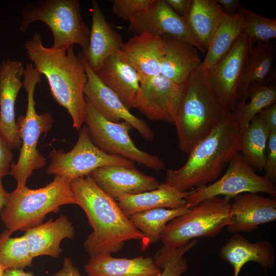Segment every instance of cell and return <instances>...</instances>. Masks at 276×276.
<instances>
[{
	"mask_svg": "<svg viewBox=\"0 0 276 276\" xmlns=\"http://www.w3.org/2000/svg\"><path fill=\"white\" fill-rule=\"evenodd\" d=\"M24 47L34 67L47 78L53 98L66 109L73 127L79 130L85 117L84 89L87 79L80 54L76 55L73 46L45 47L37 32L25 41Z\"/></svg>",
	"mask_w": 276,
	"mask_h": 276,
	"instance_id": "1",
	"label": "cell"
},
{
	"mask_svg": "<svg viewBox=\"0 0 276 276\" xmlns=\"http://www.w3.org/2000/svg\"><path fill=\"white\" fill-rule=\"evenodd\" d=\"M77 205L84 211L93 228L84 242L90 257L116 254L131 240L142 241L144 236L123 213L117 201L105 193L90 176L70 182Z\"/></svg>",
	"mask_w": 276,
	"mask_h": 276,
	"instance_id": "2",
	"label": "cell"
},
{
	"mask_svg": "<svg viewBox=\"0 0 276 276\" xmlns=\"http://www.w3.org/2000/svg\"><path fill=\"white\" fill-rule=\"evenodd\" d=\"M242 132L235 113L228 110L214 130L192 149L181 168L167 171L165 183L186 192L215 182L240 152Z\"/></svg>",
	"mask_w": 276,
	"mask_h": 276,
	"instance_id": "3",
	"label": "cell"
},
{
	"mask_svg": "<svg viewBox=\"0 0 276 276\" xmlns=\"http://www.w3.org/2000/svg\"><path fill=\"white\" fill-rule=\"evenodd\" d=\"M227 111L200 66L185 84L175 122L179 150L189 155L219 125Z\"/></svg>",
	"mask_w": 276,
	"mask_h": 276,
	"instance_id": "4",
	"label": "cell"
},
{
	"mask_svg": "<svg viewBox=\"0 0 276 276\" xmlns=\"http://www.w3.org/2000/svg\"><path fill=\"white\" fill-rule=\"evenodd\" d=\"M77 204L70 182L58 176L45 186L31 189L26 186L9 193L1 211V220L12 233L26 231L42 223L46 215L57 213L65 204Z\"/></svg>",
	"mask_w": 276,
	"mask_h": 276,
	"instance_id": "5",
	"label": "cell"
},
{
	"mask_svg": "<svg viewBox=\"0 0 276 276\" xmlns=\"http://www.w3.org/2000/svg\"><path fill=\"white\" fill-rule=\"evenodd\" d=\"M20 31H28L33 22L46 24L53 36V47L67 49L74 44L86 54L90 30L83 20L78 0H37L25 6L21 10Z\"/></svg>",
	"mask_w": 276,
	"mask_h": 276,
	"instance_id": "6",
	"label": "cell"
},
{
	"mask_svg": "<svg viewBox=\"0 0 276 276\" xmlns=\"http://www.w3.org/2000/svg\"><path fill=\"white\" fill-rule=\"evenodd\" d=\"M22 81L27 94V107L25 116H20L17 125L22 144L16 163H12L9 174L17 181L16 188L26 186L33 171L43 167L45 158L37 148L40 135L51 128L53 118L49 112L38 114L35 109L34 93L36 86L40 83L41 75L33 66L32 63L25 65Z\"/></svg>",
	"mask_w": 276,
	"mask_h": 276,
	"instance_id": "7",
	"label": "cell"
},
{
	"mask_svg": "<svg viewBox=\"0 0 276 276\" xmlns=\"http://www.w3.org/2000/svg\"><path fill=\"white\" fill-rule=\"evenodd\" d=\"M231 199L226 196L205 199L171 220L162 237L161 248L172 250L194 238L218 235L231 223Z\"/></svg>",
	"mask_w": 276,
	"mask_h": 276,
	"instance_id": "8",
	"label": "cell"
},
{
	"mask_svg": "<svg viewBox=\"0 0 276 276\" xmlns=\"http://www.w3.org/2000/svg\"><path fill=\"white\" fill-rule=\"evenodd\" d=\"M86 112L84 120L92 142L103 152L122 156L156 171L164 169L165 164L156 155L137 147L129 135L133 129L127 122L114 123L103 118L85 98Z\"/></svg>",
	"mask_w": 276,
	"mask_h": 276,
	"instance_id": "9",
	"label": "cell"
},
{
	"mask_svg": "<svg viewBox=\"0 0 276 276\" xmlns=\"http://www.w3.org/2000/svg\"><path fill=\"white\" fill-rule=\"evenodd\" d=\"M78 140L68 152L53 150L50 154L48 175H54L71 182L89 175L95 170L108 166L119 165L134 168L133 162L122 156L107 154L98 148L90 140L87 127L79 130Z\"/></svg>",
	"mask_w": 276,
	"mask_h": 276,
	"instance_id": "10",
	"label": "cell"
},
{
	"mask_svg": "<svg viewBox=\"0 0 276 276\" xmlns=\"http://www.w3.org/2000/svg\"><path fill=\"white\" fill-rule=\"evenodd\" d=\"M265 193L276 195V186L264 176L257 174L240 152L231 159L224 175L215 182L189 191L186 197L189 207L215 196L233 198L244 193Z\"/></svg>",
	"mask_w": 276,
	"mask_h": 276,
	"instance_id": "11",
	"label": "cell"
},
{
	"mask_svg": "<svg viewBox=\"0 0 276 276\" xmlns=\"http://www.w3.org/2000/svg\"><path fill=\"white\" fill-rule=\"evenodd\" d=\"M185 87L161 75L143 80L134 108L149 120L174 125Z\"/></svg>",
	"mask_w": 276,
	"mask_h": 276,
	"instance_id": "12",
	"label": "cell"
},
{
	"mask_svg": "<svg viewBox=\"0 0 276 276\" xmlns=\"http://www.w3.org/2000/svg\"><path fill=\"white\" fill-rule=\"evenodd\" d=\"M80 54L87 78L84 95L93 107L107 120L114 123L126 122L145 140H153L155 133L146 122L131 113L119 97L102 82L85 58Z\"/></svg>",
	"mask_w": 276,
	"mask_h": 276,
	"instance_id": "13",
	"label": "cell"
},
{
	"mask_svg": "<svg viewBox=\"0 0 276 276\" xmlns=\"http://www.w3.org/2000/svg\"><path fill=\"white\" fill-rule=\"evenodd\" d=\"M252 44L251 39L242 32L225 55L206 73L210 82L229 111L236 108L239 83Z\"/></svg>",
	"mask_w": 276,
	"mask_h": 276,
	"instance_id": "14",
	"label": "cell"
},
{
	"mask_svg": "<svg viewBox=\"0 0 276 276\" xmlns=\"http://www.w3.org/2000/svg\"><path fill=\"white\" fill-rule=\"evenodd\" d=\"M128 31L135 35H170L187 41L204 53L194 40L185 18L176 13L165 0H156L148 9L135 16L129 21Z\"/></svg>",
	"mask_w": 276,
	"mask_h": 276,
	"instance_id": "15",
	"label": "cell"
},
{
	"mask_svg": "<svg viewBox=\"0 0 276 276\" xmlns=\"http://www.w3.org/2000/svg\"><path fill=\"white\" fill-rule=\"evenodd\" d=\"M25 67L20 61L7 59L0 64V132L12 149L22 144L15 121V103L23 86Z\"/></svg>",
	"mask_w": 276,
	"mask_h": 276,
	"instance_id": "16",
	"label": "cell"
},
{
	"mask_svg": "<svg viewBox=\"0 0 276 276\" xmlns=\"http://www.w3.org/2000/svg\"><path fill=\"white\" fill-rule=\"evenodd\" d=\"M89 175L101 189L116 200L125 195L154 190L159 185L154 177L135 167L105 166L95 170Z\"/></svg>",
	"mask_w": 276,
	"mask_h": 276,
	"instance_id": "17",
	"label": "cell"
},
{
	"mask_svg": "<svg viewBox=\"0 0 276 276\" xmlns=\"http://www.w3.org/2000/svg\"><path fill=\"white\" fill-rule=\"evenodd\" d=\"M233 198L231 223L226 226L229 233H251L259 225L275 221V199L253 193L240 194Z\"/></svg>",
	"mask_w": 276,
	"mask_h": 276,
	"instance_id": "18",
	"label": "cell"
},
{
	"mask_svg": "<svg viewBox=\"0 0 276 276\" xmlns=\"http://www.w3.org/2000/svg\"><path fill=\"white\" fill-rule=\"evenodd\" d=\"M165 51L162 37L144 33L130 38L117 53L143 81L160 75Z\"/></svg>",
	"mask_w": 276,
	"mask_h": 276,
	"instance_id": "19",
	"label": "cell"
},
{
	"mask_svg": "<svg viewBox=\"0 0 276 276\" xmlns=\"http://www.w3.org/2000/svg\"><path fill=\"white\" fill-rule=\"evenodd\" d=\"M90 10L92 22L89 44L85 55H82L97 73L109 56L121 49L124 42L122 36L107 20L97 1H92Z\"/></svg>",
	"mask_w": 276,
	"mask_h": 276,
	"instance_id": "20",
	"label": "cell"
},
{
	"mask_svg": "<svg viewBox=\"0 0 276 276\" xmlns=\"http://www.w3.org/2000/svg\"><path fill=\"white\" fill-rule=\"evenodd\" d=\"M165 47L160 66V75L178 84H185L201 65L197 48L191 43L165 35Z\"/></svg>",
	"mask_w": 276,
	"mask_h": 276,
	"instance_id": "21",
	"label": "cell"
},
{
	"mask_svg": "<svg viewBox=\"0 0 276 276\" xmlns=\"http://www.w3.org/2000/svg\"><path fill=\"white\" fill-rule=\"evenodd\" d=\"M24 235L33 258L40 256L58 258L61 252V242L65 238L73 239L75 228L72 222L61 215L25 231Z\"/></svg>",
	"mask_w": 276,
	"mask_h": 276,
	"instance_id": "22",
	"label": "cell"
},
{
	"mask_svg": "<svg viewBox=\"0 0 276 276\" xmlns=\"http://www.w3.org/2000/svg\"><path fill=\"white\" fill-rule=\"evenodd\" d=\"M219 254L232 266L234 276H239L243 266L248 262H256L265 270L271 268L275 262L274 247L269 242L251 243L237 234L225 242Z\"/></svg>",
	"mask_w": 276,
	"mask_h": 276,
	"instance_id": "23",
	"label": "cell"
},
{
	"mask_svg": "<svg viewBox=\"0 0 276 276\" xmlns=\"http://www.w3.org/2000/svg\"><path fill=\"white\" fill-rule=\"evenodd\" d=\"M96 73L129 110L134 108L142 78L130 65L121 59L118 53L109 56Z\"/></svg>",
	"mask_w": 276,
	"mask_h": 276,
	"instance_id": "24",
	"label": "cell"
},
{
	"mask_svg": "<svg viewBox=\"0 0 276 276\" xmlns=\"http://www.w3.org/2000/svg\"><path fill=\"white\" fill-rule=\"evenodd\" d=\"M84 270L89 276H158L162 271L151 257L116 258L110 254L90 257Z\"/></svg>",
	"mask_w": 276,
	"mask_h": 276,
	"instance_id": "25",
	"label": "cell"
},
{
	"mask_svg": "<svg viewBox=\"0 0 276 276\" xmlns=\"http://www.w3.org/2000/svg\"><path fill=\"white\" fill-rule=\"evenodd\" d=\"M189 191L181 192L166 183L154 190L135 195H125L116 201L127 217L140 212L156 209H176L187 205Z\"/></svg>",
	"mask_w": 276,
	"mask_h": 276,
	"instance_id": "26",
	"label": "cell"
},
{
	"mask_svg": "<svg viewBox=\"0 0 276 276\" xmlns=\"http://www.w3.org/2000/svg\"><path fill=\"white\" fill-rule=\"evenodd\" d=\"M227 14L215 0H192L185 18L194 40L204 52Z\"/></svg>",
	"mask_w": 276,
	"mask_h": 276,
	"instance_id": "27",
	"label": "cell"
},
{
	"mask_svg": "<svg viewBox=\"0 0 276 276\" xmlns=\"http://www.w3.org/2000/svg\"><path fill=\"white\" fill-rule=\"evenodd\" d=\"M275 50L269 42H259L252 47L245 61L239 83L237 103H245L248 87L266 80L274 60Z\"/></svg>",
	"mask_w": 276,
	"mask_h": 276,
	"instance_id": "28",
	"label": "cell"
},
{
	"mask_svg": "<svg viewBox=\"0 0 276 276\" xmlns=\"http://www.w3.org/2000/svg\"><path fill=\"white\" fill-rule=\"evenodd\" d=\"M243 19L240 12L227 14L217 28L201 64L205 73H208L225 55L243 32Z\"/></svg>",
	"mask_w": 276,
	"mask_h": 276,
	"instance_id": "29",
	"label": "cell"
},
{
	"mask_svg": "<svg viewBox=\"0 0 276 276\" xmlns=\"http://www.w3.org/2000/svg\"><path fill=\"white\" fill-rule=\"evenodd\" d=\"M189 208L187 205L176 209L156 208L130 216L129 220L144 236L141 241L142 249L160 240L167 224Z\"/></svg>",
	"mask_w": 276,
	"mask_h": 276,
	"instance_id": "30",
	"label": "cell"
},
{
	"mask_svg": "<svg viewBox=\"0 0 276 276\" xmlns=\"http://www.w3.org/2000/svg\"><path fill=\"white\" fill-rule=\"evenodd\" d=\"M270 131L256 115L242 132L240 141L241 155L252 168L264 170L267 145Z\"/></svg>",
	"mask_w": 276,
	"mask_h": 276,
	"instance_id": "31",
	"label": "cell"
},
{
	"mask_svg": "<svg viewBox=\"0 0 276 276\" xmlns=\"http://www.w3.org/2000/svg\"><path fill=\"white\" fill-rule=\"evenodd\" d=\"M270 79L260 83H254L248 87L247 98L248 103H237L234 111L242 128L249 125L251 120L265 108L275 104L276 88L273 85H268Z\"/></svg>",
	"mask_w": 276,
	"mask_h": 276,
	"instance_id": "32",
	"label": "cell"
},
{
	"mask_svg": "<svg viewBox=\"0 0 276 276\" xmlns=\"http://www.w3.org/2000/svg\"><path fill=\"white\" fill-rule=\"evenodd\" d=\"M6 229L0 235V264L7 269H22L32 266V257L24 235L12 238Z\"/></svg>",
	"mask_w": 276,
	"mask_h": 276,
	"instance_id": "33",
	"label": "cell"
},
{
	"mask_svg": "<svg viewBox=\"0 0 276 276\" xmlns=\"http://www.w3.org/2000/svg\"><path fill=\"white\" fill-rule=\"evenodd\" d=\"M197 243L194 239L172 250L158 249L153 258L156 265L163 269L158 276H181L187 271L188 264L183 255Z\"/></svg>",
	"mask_w": 276,
	"mask_h": 276,
	"instance_id": "34",
	"label": "cell"
},
{
	"mask_svg": "<svg viewBox=\"0 0 276 276\" xmlns=\"http://www.w3.org/2000/svg\"><path fill=\"white\" fill-rule=\"evenodd\" d=\"M244 33L253 42H269L276 37V19L264 17L255 12L241 8Z\"/></svg>",
	"mask_w": 276,
	"mask_h": 276,
	"instance_id": "35",
	"label": "cell"
},
{
	"mask_svg": "<svg viewBox=\"0 0 276 276\" xmlns=\"http://www.w3.org/2000/svg\"><path fill=\"white\" fill-rule=\"evenodd\" d=\"M156 0H111L112 12L119 18L130 21L151 7Z\"/></svg>",
	"mask_w": 276,
	"mask_h": 276,
	"instance_id": "36",
	"label": "cell"
},
{
	"mask_svg": "<svg viewBox=\"0 0 276 276\" xmlns=\"http://www.w3.org/2000/svg\"><path fill=\"white\" fill-rule=\"evenodd\" d=\"M264 177L274 183L276 180V132H270L267 145Z\"/></svg>",
	"mask_w": 276,
	"mask_h": 276,
	"instance_id": "37",
	"label": "cell"
},
{
	"mask_svg": "<svg viewBox=\"0 0 276 276\" xmlns=\"http://www.w3.org/2000/svg\"><path fill=\"white\" fill-rule=\"evenodd\" d=\"M13 154L12 149L4 139L0 132V176L9 174L12 163Z\"/></svg>",
	"mask_w": 276,
	"mask_h": 276,
	"instance_id": "38",
	"label": "cell"
},
{
	"mask_svg": "<svg viewBox=\"0 0 276 276\" xmlns=\"http://www.w3.org/2000/svg\"><path fill=\"white\" fill-rule=\"evenodd\" d=\"M257 116L267 126L270 132H276V104L262 109Z\"/></svg>",
	"mask_w": 276,
	"mask_h": 276,
	"instance_id": "39",
	"label": "cell"
},
{
	"mask_svg": "<svg viewBox=\"0 0 276 276\" xmlns=\"http://www.w3.org/2000/svg\"><path fill=\"white\" fill-rule=\"evenodd\" d=\"M165 1L176 13L185 18L190 10L192 0H165Z\"/></svg>",
	"mask_w": 276,
	"mask_h": 276,
	"instance_id": "40",
	"label": "cell"
},
{
	"mask_svg": "<svg viewBox=\"0 0 276 276\" xmlns=\"http://www.w3.org/2000/svg\"><path fill=\"white\" fill-rule=\"evenodd\" d=\"M51 276H82L78 268L72 260L68 258L64 259L61 268Z\"/></svg>",
	"mask_w": 276,
	"mask_h": 276,
	"instance_id": "41",
	"label": "cell"
},
{
	"mask_svg": "<svg viewBox=\"0 0 276 276\" xmlns=\"http://www.w3.org/2000/svg\"><path fill=\"white\" fill-rule=\"evenodd\" d=\"M222 10L228 14H233L239 12L241 8L239 0H215Z\"/></svg>",
	"mask_w": 276,
	"mask_h": 276,
	"instance_id": "42",
	"label": "cell"
},
{
	"mask_svg": "<svg viewBox=\"0 0 276 276\" xmlns=\"http://www.w3.org/2000/svg\"><path fill=\"white\" fill-rule=\"evenodd\" d=\"M9 193L4 188L2 183V177L0 176V211L7 204L9 200Z\"/></svg>",
	"mask_w": 276,
	"mask_h": 276,
	"instance_id": "43",
	"label": "cell"
},
{
	"mask_svg": "<svg viewBox=\"0 0 276 276\" xmlns=\"http://www.w3.org/2000/svg\"><path fill=\"white\" fill-rule=\"evenodd\" d=\"M4 276H34V275L22 269H7L5 270Z\"/></svg>",
	"mask_w": 276,
	"mask_h": 276,
	"instance_id": "44",
	"label": "cell"
},
{
	"mask_svg": "<svg viewBox=\"0 0 276 276\" xmlns=\"http://www.w3.org/2000/svg\"><path fill=\"white\" fill-rule=\"evenodd\" d=\"M5 270V268L1 264H0V276L4 275Z\"/></svg>",
	"mask_w": 276,
	"mask_h": 276,
	"instance_id": "45",
	"label": "cell"
},
{
	"mask_svg": "<svg viewBox=\"0 0 276 276\" xmlns=\"http://www.w3.org/2000/svg\"><path fill=\"white\" fill-rule=\"evenodd\" d=\"M245 276H254V275H252L249 274H246Z\"/></svg>",
	"mask_w": 276,
	"mask_h": 276,
	"instance_id": "46",
	"label": "cell"
}]
</instances>
